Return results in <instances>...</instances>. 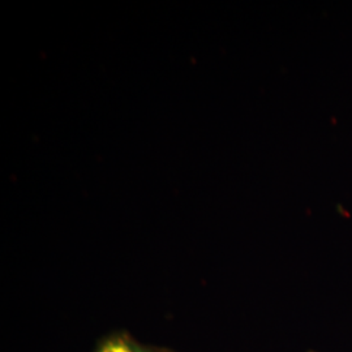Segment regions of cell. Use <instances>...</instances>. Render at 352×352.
<instances>
[{
	"label": "cell",
	"instance_id": "6da1fadb",
	"mask_svg": "<svg viewBox=\"0 0 352 352\" xmlns=\"http://www.w3.org/2000/svg\"><path fill=\"white\" fill-rule=\"evenodd\" d=\"M100 352H142L136 346H133L131 342L122 338L109 340Z\"/></svg>",
	"mask_w": 352,
	"mask_h": 352
}]
</instances>
